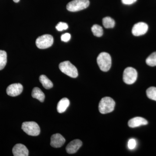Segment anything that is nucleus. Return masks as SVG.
Instances as JSON below:
<instances>
[{"label": "nucleus", "instance_id": "obj_1", "mask_svg": "<svg viewBox=\"0 0 156 156\" xmlns=\"http://www.w3.org/2000/svg\"><path fill=\"white\" fill-rule=\"evenodd\" d=\"M115 103L111 98L105 97L100 101L98 106L99 112L101 113L105 114L113 111Z\"/></svg>", "mask_w": 156, "mask_h": 156}, {"label": "nucleus", "instance_id": "obj_2", "mask_svg": "<svg viewBox=\"0 0 156 156\" xmlns=\"http://www.w3.org/2000/svg\"><path fill=\"white\" fill-rule=\"evenodd\" d=\"M97 62L99 68L103 72L108 71L112 66V58L108 53L102 52L99 54Z\"/></svg>", "mask_w": 156, "mask_h": 156}, {"label": "nucleus", "instance_id": "obj_3", "mask_svg": "<svg viewBox=\"0 0 156 156\" xmlns=\"http://www.w3.org/2000/svg\"><path fill=\"white\" fill-rule=\"evenodd\" d=\"M59 68L62 72L70 77L75 78L78 76V73L76 68L69 61L61 62L59 65Z\"/></svg>", "mask_w": 156, "mask_h": 156}, {"label": "nucleus", "instance_id": "obj_4", "mask_svg": "<svg viewBox=\"0 0 156 156\" xmlns=\"http://www.w3.org/2000/svg\"><path fill=\"white\" fill-rule=\"evenodd\" d=\"M89 4V0H73L67 4L66 9L71 12H76L87 9Z\"/></svg>", "mask_w": 156, "mask_h": 156}, {"label": "nucleus", "instance_id": "obj_5", "mask_svg": "<svg viewBox=\"0 0 156 156\" xmlns=\"http://www.w3.org/2000/svg\"><path fill=\"white\" fill-rule=\"evenodd\" d=\"M21 128L27 134L32 136H37L41 132L40 127L34 122H27L23 123Z\"/></svg>", "mask_w": 156, "mask_h": 156}, {"label": "nucleus", "instance_id": "obj_6", "mask_svg": "<svg viewBox=\"0 0 156 156\" xmlns=\"http://www.w3.org/2000/svg\"><path fill=\"white\" fill-rule=\"evenodd\" d=\"M53 43V38L52 36L45 34L39 37L36 41V44L39 49H45L52 46Z\"/></svg>", "mask_w": 156, "mask_h": 156}, {"label": "nucleus", "instance_id": "obj_7", "mask_svg": "<svg viewBox=\"0 0 156 156\" xmlns=\"http://www.w3.org/2000/svg\"><path fill=\"white\" fill-rule=\"evenodd\" d=\"M137 77L136 70L131 67H127L123 73V79L124 82L128 85H131L136 82Z\"/></svg>", "mask_w": 156, "mask_h": 156}, {"label": "nucleus", "instance_id": "obj_8", "mask_svg": "<svg viewBox=\"0 0 156 156\" xmlns=\"http://www.w3.org/2000/svg\"><path fill=\"white\" fill-rule=\"evenodd\" d=\"M148 27L144 22H139L134 24L132 30V34L135 36H140L146 33Z\"/></svg>", "mask_w": 156, "mask_h": 156}, {"label": "nucleus", "instance_id": "obj_9", "mask_svg": "<svg viewBox=\"0 0 156 156\" xmlns=\"http://www.w3.org/2000/svg\"><path fill=\"white\" fill-rule=\"evenodd\" d=\"M23 87L20 83H14L9 85L6 89L7 94L10 96L15 97L22 93Z\"/></svg>", "mask_w": 156, "mask_h": 156}, {"label": "nucleus", "instance_id": "obj_10", "mask_svg": "<svg viewBox=\"0 0 156 156\" xmlns=\"http://www.w3.org/2000/svg\"><path fill=\"white\" fill-rule=\"evenodd\" d=\"M66 142V140L60 134H53L51 137L50 145L55 148L61 147Z\"/></svg>", "mask_w": 156, "mask_h": 156}, {"label": "nucleus", "instance_id": "obj_11", "mask_svg": "<svg viewBox=\"0 0 156 156\" xmlns=\"http://www.w3.org/2000/svg\"><path fill=\"white\" fill-rule=\"evenodd\" d=\"M12 153L14 156H28L29 151L25 145L21 144H16L12 149Z\"/></svg>", "mask_w": 156, "mask_h": 156}, {"label": "nucleus", "instance_id": "obj_12", "mask_svg": "<svg viewBox=\"0 0 156 156\" xmlns=\"http://www.w3.org/2000/svg\"><path fill=\"white\" fill-rule=\"evenodd\" d=\"M82 144L83 143L80 140H74L71 141L66 146V152L69 154L76 153L82 146Z\"/></svg>", "mask_w": 156, "mask_h": 156}, {"label": "nucleus", "instance_id": "obj_13", "mask_svg": "<svg viewBox=\"0 0 156 156\" xmlns=\"http://www.w3.org/2000/svg\"><path fill=\"white\" fill-rule=\"evenodd\" d=\"M148 122L144 118L136 117L131 119L128 121V126L130 128H134L142 126L147 125Z\"/></svg>", "mask_w": 156, "mask_h": 156}, {"label": "nucleus", "instance_id": "obj_14", "mask_svg": "<svg viewBox=\"0 0 156 156\" xmlns=\"http://www.w3.org/2000/svg\"><path fill=\"white\" fill-rule=\"evenodd\" d=\"M70 104L69 101L66 98H62L58 101L57 104V110L58 113H62L67 109V108L69 106Z\"/></svg>", "mask_w": 156, "mask_h": 156}, {"label": "nucleus", "instance_id": "obj_15", "mask_svg": "<svg viewBox=\"0 0 156 156\" xmlns=\"http://www.w3.org/2000/svg\"><path fill=\"white\" fill-rule=\"evenodd\" d=\"M32 96L34 98H36L40 101L41 102H44V101L45 96L44 92L38 87H35L32 92Z\"/></svg>", "mask_w": 156, "mask_h": 156}, {"label": "nucleus", "instance_id": "obj_16", "mask_svg": "<svg viewBox=\"0 0 156 156\" xmlns=\"http://www.w3.org/2000/svg\"><path fill=\"white\" fill-rule=\"evenodd\" d=\"M39 80L45 89H50L53 87V83L46 76L44 75H41L39 78Z\"/></svg>", "mask_w": 156, "mask_h": 156}, {"label": "nucleus", "instance_id": "obj_17", "mask_svg": "<svg viewBox=\"0 0 156 156\" xmlns=\"http://www.w3.org/2000/svg\"><path fill=\"white\" fill-rule=\"evenodd\" d=\"M102 23L106 28H112L114 27L115 21L110 17H105L102 20Z\"/></svg>", "mask_w": 156, "mask_h": 156}, {"label": "nucleus", "instance_id": "obj_18", "mask_svg": "<svg viewBox=\"0 0 156 156\" xmlns=\"http://www.w3.org/2000/svg\"><path fill=\"white\" fill-rule=\"evenodd\" d=\"M7 62V53L4 50H0V70L5 67Z\"/></svg>", "mask_w": 156, "mask_h": 156}, {"label": "nucleus", "instance_id": "obj_19", "mask_svg": "<svg viewBox=\"0 0 156 156\" xmlns=\"http://www.w3.org/2000/svg\"><path fill=\"white\" fill-rule=\"evenodd\" d=\"M92 31L94 35L96 37H101L103 34V30L102 27L97 24H95L92 27Z\"/></svg>", "mask_w": 156, "mask_h": 156}, {"label": "nucleus", "instance_id": "obj_20", "mask_svg": "<svg viewBox=\"0 0 156 156\" xmlns=\"http://www.w3.org/2000/svg\"><path fill=\"white\" fill-rule=\"evenodd\" d=\"M146 62L149 66H156V52L152 53L147 58Z\"/></svg>", "mask_w": 156, "mask_h": 156}, {"label": "nucleus", "instance_id": "obj_21", "mask_svg": "<svg viewBox=\"0 0 156 156\" xmlns=\"http://www.w3.org/2000/svg\"><path fill=\"white\" fill-rule=\"evenodd\" d=\"M147 97L151 100L156 101V88L155 87H151L146 91Z\"/></svg>", "mask_w": 156, "mask_h": 156}, {"label": "nucleus", "instance_id": "obj_22", "mask_svg": "<svg viewBox=\"0 0 156 156\" xmlns=\"http://www.w3.org/2000/svg\"><path fill=\"white\" fill-rule=\"evenodd\" d=\"M56 28L57 30L62 31L63 30H66L68 28V25L66 23L60 22L58 23L56 26Z\"/></svg>", "mask_w": 156, "mask_h": 156}, {"label": "nucleus", "instance_id": "obj_23", "mask_svg": "<svg viewBox=\"0 0 156 156\" xmlns=\"http://www.w3.org/2000/svg\"><path fill=\"white\" fill-rule=\"evenodd\" d=\"M136 145V140L134 139L129 140L128 142V147L129 149L133 150L135 148Z\"/></svg>", "mask_w": 156, "mask_h": 156}, {"label": "nucleus", "instance_id": "obj_24", "mask_svg": "<svg viewBox=\"0 0 156 156\" xmlns=\"http://www.w3.org/2000/svg\"><path fill=\"white\" fill-rule=\"evenodd\" d=\"M71 35L69 33L63 34L61 37V41L64 42H67L70 39Z\"/></svg>", "mask_w": 156, "mask_h": 156}, {"label": "nucleus", "instance_id": "obj_25", "mask_svg": "<svg viewBox=\"0 0 156 156\" xmlns=\"http://www.w3.org/2000/svg\"><path fill=\"white\" fill-rule=\"evenodd\" d=\"M137 0H122V2L124 5H130L134 4Z\"/></svg>", "mask_w": 156, "mask_h": 156}, {"label": "nucleus", "instance_id": "obj_26", "mask_svg": "<svg viewBox=\"0 0 156 156\" xmlns=\"http://www.w3.org/2000/svg\"><path fill=\"white\" fill-rule=\"evenodd\" d=\"M13 1L15 3H18L19 2L20 0H13Z\"/></svg>", "mask_w": 156, "mask_h": 156}]
</instances>
